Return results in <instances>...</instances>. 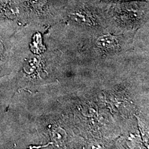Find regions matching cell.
Listing matches in <instances>:
<instances>
[{
    "label": "cell",
    "mask_w": 149,
    "mask_h": 149,
    "mask_svg": "<svg viewBox=\"0 0 149 149\" xmlns=\"http://www.w3.org/2000/svg\"><path fill=\"white\" fill-rule=\"evenodd\" d=\"M97 44L100 48L108 49L116 47L117 42L116 39L113 36L106 35L98 38Z\"/></svg>",
    "instance_id": "cell-1"
},
{
    "label": "cell",
    "mask_w": 149,
    "mask_h": 149,
    "mask_svg": "<svg viewBox=\"0 0 149 149\" xmlns=\"http://www.w3.org/2000/svg\"><path fill=\"white\" fill-rule=\"evenodd\" d=\"M32 3L34 5H40L44 3V0H31Z\"/></svg>",
    "instance_id": "cell-2"
},
{
    "label": "cell",
    "mask_w": 149,
    "mask_h": 149,
    "mask_svg": "<svg viewBox=\"0 0 149 149\" xmlns=\"http://www.w3.org/2000/svg\"><path fill=\"white\" fill-rule=\"evenodd\" d=\"M111 1H114V2H125L128 1H132V0H108Z\"/></svg>",
    "instance_id": "cell-3"
}]
</instances>
